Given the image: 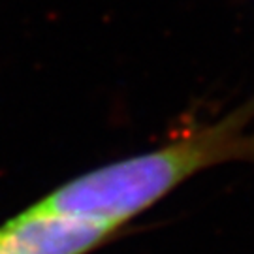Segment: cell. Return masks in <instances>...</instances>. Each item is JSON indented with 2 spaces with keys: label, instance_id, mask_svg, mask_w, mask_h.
<instances>
[{
  "label": "cell",
  "instance_id": "6da1fadb",
  "mask_svg": "<svg viewBox=\"0 0 254 254\" xmlns=\"http://www.w3.org/2000/svg\"><path fill=\"white\" fill-rule=\"evenodd\" d=\"M254 96L213 125L172 139L154 151L83 173L42 198L44 207L127 228L201 170L230 160L254 162Z\"/></svg>",
  "mask_w": 254,
  "mask_h": 254
},
{
  "label": "cell",
  "instance_id": "7a4b0ae2",
  "mask_svg": "<svg viewBox=\"0 0 254 254\" xmlns=\"http://www.w3.org/2000/svg\"><path fill=\"white\" fill-rule=\"evenodd\" d=\"M125 228L72 217L40 201L0 226V254H91Z\"/></svg>",
  "mask_w": 254,
  "mask_h": 254
}]
</instances>
